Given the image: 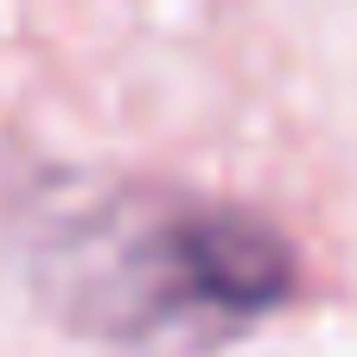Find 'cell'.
<instances>
[{"instance_id": "cell-1", "label": "cell", "mask_w": 357, "mask_h": 357, "mask_svg": "<svg viewBox=\"0 0 357 357\" xmlns=\"http://www.w3.org/2000/svg\"><path fill=\"white\" fill-rule=\"evenodd\" d=\"M294 287V255L243 211H160L109 243V275H89L83 300L109 332H160L172 319H255Z\"/></svg>"}]
</instances>
